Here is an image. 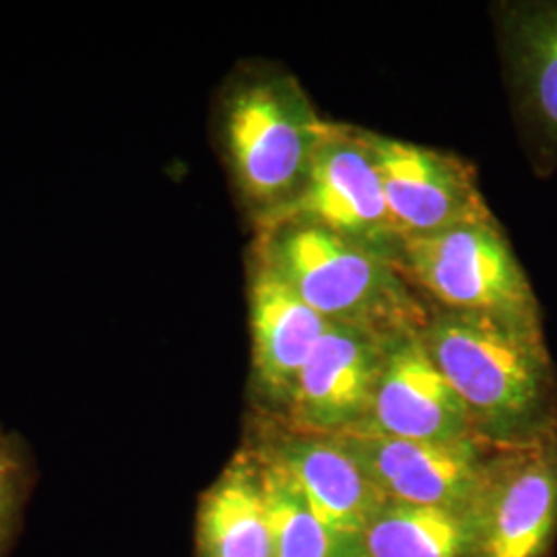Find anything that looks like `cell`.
<instances>
[{
  "label": "cell",
  "instance_id": "obj_17",
  "mask_svg": "<svg viewBox=\"0 0 557 557\" xmlns=\"http://www.w3.org/2000/svg\"><path fill=\"white\" fill-rule=\"evenodd\" d=\"M13 462L0 450V529L7 520V512L13 498Z\"/></svg>",
  "mask_w": 557,
  "mask_h": 557
},
{
  "label": "cell",
  "instance_id": "obj_6",
  "mask_svg": "<svg viewBox=\"0 0 557 557\" xmlns=\"http://www.w3.org/2000/svg\"><path fill=\"white\" fill-rule=\"evenodd\" d=\"M359 137L379 170L398 242L494 218L469 161L366 128Z\"/></svg>",
  "mask_w": 557,
  "mask_h": 557
},
{
  "label": "cell",
  "instance_id": "obj_11",
  "mask_svg": "<svg viewBox=\"0 0 557 557\" xmlns=\"http://www.w3.org/2000/svg\"><path fill=\"white\" fill-rule=\"evenodd\" d=\"M255 448L292 473L345 557H361V535L384 496L337 438L301 434L269 418Z\"/></svg>",
  "mask_w": 557,
  "mask_h": 557
},
{
  "label": "cell",
  "instance_id": "obj_13",
  "mask_svg": "<svg viewBox=\"0 0 557 557\" xmlns=\"http://www.w3.org/2000/svg\"><path fill=\"white\" fill-rule=\"evenodd\" d=\"M502 46L517 108L547 160L557 158V2L502 7Z\"/></svg>",
  "mask_w": 557,
  "mask_h": 557
},
{
  "label": "cell",
  "instance_id": "obj_12",
  "mask_svg": "<svg viewBox=\"0 0 557 557\" xmlns=\"http://www.w3.org/2000/svg\"><path fill=\"white\" fill-rule=\"evenodd\" d=\"M248 298L255 393L269 418L278 419L292 400L301 368L331 322L259 262H252Z\"/></svg>",
  "mask_w": 557,
  "mask_h": 557
},
{
  "label": "cell",
  "instance_id": "obj_5",
  "mask_svg": "<svg viewBox=\"0 0 557 557\" xmlns=\"http://www.w3.org/2000/svg\"><path fill=\"white\" fill-rule=\"evenodd\" d=\"M471 557H547L557 537V428L490 446L469 510Z\"/></svg>",
  "mask_w": 557,
  "mask_h": 557
},
{
  "label": "cell",
  "instance_id": "obj_15",
  "mask_svg": "<svg viewBox=\"0 0 557 557\" xmlns=\"http://www.w3.org/2000/svg\"><path fill=\"white\" fill-rule=\"evenodd\" d=\"M469 512L384 498L361 535V557H471Z\"/></svg>",
  "mask_w": 557,
  "mask_h": 557
},
{
  "label": "cell",
  "instance_id": "obj_10",
  "mask_svg": "<svg viewBox=\"0 0 557 557\" xmlns=\"http://www.w3.org/2000/svg\"><path fill=\"white\" fill-rule=\"evenodd\" d=\"M358 434L432 442L478 438L465 403L430 356L421 329L388 335L372 413Z\"/></svg>",
  "mask_w": 557,
  "mask_h": 557
},
{
  "label": "cell",
  "instance_id": "obj_8",
  "mask_svg": "<svg viewBox=\"0 0 557 557\" xmlns=\"http://www.w3.org/2000/svg\"><path fill=\"white\" fill-rule=\"evenodd\" d=\"M388 335L331 322L301 368L285 413L275 421L329 438L361 432L372 413Z\"/></svg>",
  "mask_w": 557,
  "mask_h": 557
},
{
  "label": "cell",
  "instance_id": "obj_1",
  "mask_svg": "<svg viewBox=\"0 0 557 557\" xmlns=\"http://www.w3.org/2000/svg\"><path fill=\"white\" fill-rule=\"evenodd\" d=\"M421 337L490 446L539 438L557 428V372L543 329L430 306Z\"/></svg>",
  "mask_w": 557,
  "mask_h": 557
},
{
  "label": "cell",
  "instance_id": "obj_3",
  "mask_svg": "<svg viewBox=\"0 0 557 557\" xmlns=\"http://www.w3.org/2000/svg\"><path fill=\"white\" fill-rule=\"evenodd\" d=\"M324 126L326 120L289 73L248 69L223 89L221 145L257 227L298 197Z\"/></svg>",
  "mask_w": 557,
  "mask_h": 557
},
{
  "label": "cell",
  "instance_id": "obj_4",
  "mask_svg": "<svg viewBox=\"0 0 557 557\" xmlns=\"http://www.w3.org/2000/svg\"><path fill=\"white\" fill-rule=\"evenodd\" d=\"M395 262L434 308L543 329L533 285L496 218L400 239Z\"/></svg>",
  "mask_w": 557,
  "mask_h": 557
},
{
  "label": "cell",
  "instance_id": "obj_16",
  "mask_svg": "<svg viewBox=\"0 0 557 557\" xmlns=\"http://www.w3.org/2000/svg\"><path fill=\"white\" fill-rule=\"evenodd\" d=\"M250 448L259 457L273 557H345L292 473Z\"/></svg>",
  "mask_w": 557,
  "mask_h": 557
},
{
  "label": "cell",
  "instance_id": "obj_14",
  "mask_svg": "<svg viewBox=\"0 0 557 557\" xmlns=\"http://www.w3.org/2000/svg\"><path fill=\"white\" fill-rule=\"evenodd\" d=\"M197 547L199 557H273L259 457L250 446L200 498Z\"/></svg>",
  "mask_w": 557,
  "mask_h": 557
},
{
  "label": "cell",
  "instance_id": "obj_2",
  "mask_svg": "<svg viewBox=\"0 0 557 557\" xmlns=\"http://www.w3.org/2000/svg\"><path fill=\"white\" fill-rule=\"evenodd\" d=\"M257 232L255 262L322 319L386 335L428 322L430 304L419 298L393 257L310 221H278Z\"/></svg>",
  "mask_w": 557,
  "mask_h": 557
},
{
  "label": "cell",
  "instance_id": "obj_7",
  "mask_svg": "<svg viewBox=\"0 0 557 557\" xmlns=\"http://www.w3.org/2000/svg\"><path fill=\"white\" fill-rule=\"evenodd\" d=\"M287 220L317 223L395 259L397 234L379 170L359 137V126L326 120L298 197L260 227Z\"/></svg>",
  "mask_w": 557,
  "mask_h": 557
},
{
  "label": "cell",
  "instance_id": "obj_9",
  "mask_svg": "<svg viewBox=\"0 0 557 557\" xmlns=\"http://www.w3.org/2000/svg\"><path fill=\"white\" fill-rule=\"evenodd\" d=\"M384 498L469 512L478 496L490 444L388 438L372 434L338 436Z\"/></svg>",
  "mask_w": 557,
  "mask_h": 557
}]
</instances>
